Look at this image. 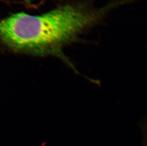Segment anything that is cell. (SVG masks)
<instances>
[{
    "label": "cell",
    "mask_w": 147,
    "mask_h": 146,
    "mask_svg": "<svg viewBox=\"0 0 147 146\" xmlns=\"http://www.w3.org/2000/svg\"><path fill=\"white\" fill-rule=\"evenodd\" d=\"M115 7L113 3L93 8L82 2L67 3L40 15L17 13L0 21V40L14 51L59 57L76 71L63 48Z\"/></svg>",
    "instance_id": "6da1fadb"
}]
</instances>
